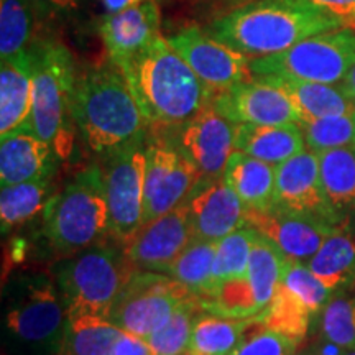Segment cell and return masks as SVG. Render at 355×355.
<instances>
[{
    "label": "cell",
    "instance_id": "cell-1",
    "mask_svg": "<svg viewBox=\"0 0 355 355\" xmlns=\"http://www.w3.org/2000/svg\"><path fill=\"white\" fill-rule=\"evenodd\" d=\"M345 25L340 17L306 0H254L217 17L206 32L242 55L263 58Z\"/></svg>",
    "mask_w": 355,
    "mask_h": 355
},
{
    "label": "cell",
    "instance_id": "cell-2",
    "mask_svg": "<svg viewBox=\"0 0 355 355\" xmlns=\"http://www.w3.org/2000/svg\"><path fill=\"white\" fill-rule=\"evenodd\" d=\"M71 119L83 144L102 157L150 130L125 73L112 61L78 73Z\"/></svg>",
    "mask_w": 355,
    "mask_h": 355
},
{
    "label": "cell",
    "instance_id": "cell-3",
    "mask_svg": "<svg viewBox=\"0 0 355 355\" xmlns=\"http://www.w3.org/2000/svg\"><path fill=\"white\" fill-rule=\"evenodd\" d=\"M150 130H170L212 104L216 94L159 35L122 69Z\"/></svg>",
    "mask_w": 355,
    "mask_h": 355
},
{
    "label": "cell",
    "instance_id": "cell-4",
    "mask_svg": "<svg viewBox=\"0 0 355 355\" xmlns=\"http://www.w3.org/2000/svg\"><path fill=\"white\" fill-rule=\"evenodd\" d=\"M139 272L122 242L102 241L51 265V277L63 298L66 314L107 318L115 301Z\"/></svg>",
    "mask_w": 355,
    "mask_h": 355
},
{
    "label": "cell",
    "instance_id": "cell-5",
    "mask_svg": "<svg viewBox=\"0 0 355 355\" xmlns=\"http://www.w3.org/2000/svg\"><path fill=\"white\" fill-rule=\"evenodd\" d=\"M66 308L51 275L24 273L8 283L3 340L15 355H61Z\"/></svg>",
    "mask_w": 355,
    "mask_h": 355
},
{
    "label": "cell",
    "instance_id": "cell-6",
    "mask_svg": "<svg viewBox=\"0 0 355 355\" xmlns=\"http://www.w3.org/2000/svg\"><path fill=\"white\" fill-rule=\"evenodd\" d=\"M43 232L60 259L99 243L110 235V217L101 165L78 173L43 212Z\"/></svg>",
    "mask_w": 355,
    "mask_h": 355
},
{
    "label": "cell",
    "instance_id": "cell-7",
    "mask_svg": "<svg viewBox=\"0 0 355 355\" xmlns=\"http://www.w3.org/2000/svg\"><path fill=\"white\" fill-rule=\"evenodd\" d=\"M32 55V115L30 128L50 144L60 158L71 152V102L76 84L73 55L63 43L43 40L30 48Z\"/></svg>",
    "mask_w": 355,
    "mask_h": 355
},
{
    "label": "cell",
    "instance_id": "cell-8",
    "mask_svg": "<svg viewBox=\"0 0 355 355\" xmlns=\"http://www.w3.org/2000/svg\"><path fill=\"white\" fill-rule=\"evenodd\" d=\"M355 61V28H339L309 37L273 56L252 58L254 78L340 84Z\"/></svg>",
    "mask_w": 355,
    "mask_h": 355
},
{
    "label": "cell",
    "instance_id": "cell-9",
    "mask_svg": "<svg viewBox=\"0 0 355 355\" xmlns=\"http://www.w3.org/2000/svg\"><path fill=\"white\" fill-rule=\"evenodd\" d=\"M193 300L198 298L170 275L139 270L115 301L109 319L122 331L145 339Z\"/></svg>",
    "mask_w": 355,
    "mask_h": 355
},
{
    "label": "cell",
    "instance_id": "cell-10",
    "mask_svg": "<svg viewBox=\"0 0 355 355\" xmlns=\"http://www.w3.org/2000/svg\"><path fill=\"white\" fill-rule=\"evenodd\" d=\"M146 135L105 155L101 165L109 206L110 237L119 242L130 237L144 224Z\"/></svg>",
    "mask_w": 355,
    "mask_h": 355
},
{
    "label": "cell",
    "instance_id": "cell-11",
    "mask_svg": "<svg viewBox=\"0 0 355 355\" xmlns=\"http://www.w3.org/2000/svg\"><path fill=\"white\" fill-rule=\"evenodd\" d=\"M145 145V214L144 222L166 214L188 202L202 181L201 171L178 148L165 132L148 130Z\"/></svg>",
    "mask_w": 355,
    "mask_h": 355
},
{
    "label": "cell",
    "instance_id": "cell-12",
    "mask_svg": "<svg viewBox=\"0 0 355 355\" xmlns=\"http://www.w3.org/2000/svg\"><path fill=\"white\" fill-rule=\"evenodd\" d=\"M166 40L214 94L254 79L250 69L252 58L217 42L206 30L186 26Z\"/></svg>",
    "mask_w": 355,
    "mask_h": 355
},
{
    "label": "cell",
    "instance_id": "cell-13",
    "mask_svg": "<svg viewBox=\"0 0 355 355\" xmlns=\"http://www.w3.org/2000/svg\"><path fill=\"white\" fill-rule=\"evenodd\" d=\"M194 241L196 237L189 220L188 202H184L157 219L144 222L122 245L139 270L168 275Z\"/></svg>",
    "mask_w": 355,
    "mask_h": 355
},
{
    "label": "cell",
    "instance_id": "cell-14",
    "mask_svg": "<svg viewBox=\"0 0 355 355\" xmlns=\"http://www.w3.org/2000/svg\"><path fill=\"white\" fill-rule=\"evenodd\" d=\"M286 214L340 227L321 184L319 159L314 152H301L277 165L273 206Z\"/></svg>",
    "mask_w": 355,
    "mask_h": 355
},
{
    "label": "cell",
    "instance_id": "cell-15",
    "mask_svg": "<svg viewBox=\"0 0 355 355\" xmlns=\"http://www.w3.org/2000/svg\"><path fill=\"white\" fill-rule=\"evenodd\" d=\"M165 132L178 148L201 171L202 181L224 176L225 166L234 152L235 123L207 105L183 125Z\"/></svg>",
    "mask_w": 355,
    "mask_h": 355
},
{
    "label": "cell",
    "instance_id": "cell-16",
    "mask_svg": "<svg viewBox=\"0 0 355 355\" xmlns=\"http://www.w3.org/2000/svg\"><path fill=\"white\" fill-rule=\"evenodd\" d=\"M212 105L235 125H285L300 121L298 110L286 92L260 78L219 92L212 101Z\"/></svg>",
    "mask_w": 355,
    "mask_h": 355
},
{
    "label": "cell",
    "instance_id": "cell-17",
    "mask_svg": "<svg viewBox=\"0 0 355 355\" xmlns=\"http://www.w3.org/2000/svg\"><path fill=\"white\" fill-rule=\"evenodd\" d=\"M270 241L290 261L308 265L337 227L275 209H247V225Z\"/></svg>",
    "mask_w": 355,
    "mask_h": 355
},
{
    "label": "cell",
    "instance_id": "cell-18",
    "mask_svg": "<svg viewBox=\"0 0 355 355\" xmlns=\"http://www.w3.org/2000/svg\"><path fill=\"white\" fill-rule=\"evenodd\" d=\"M188 209L198 241L219 242L247 225V207L224 176L201 181L188 199Z\"/></svg>",
    "mask_w": 355,
    "mask_h": 355
},
{
    "label": "cell",
    "instance_id": "cell-19",
    "mask_svg": "<svg viewBox=\"0 0 355 355\" xmlns=\"http://www.w3.org/2000/svg\"><path fill=\"white\" fill-rule=\"evenodd\" d=\"M162 15L157 0L127 8L119 13H107L99 24V33L107 50L109 61L123 69L135 56L158 38Z\"/></svg>",
    "mask_w": 355,
    "mask_h": 355
},
{
    "label": "cell",
    "instance_id": "cell-20",
    "mask_svg": "<svg viewBox=\"0 0 355 355\" xmlns=\"http://www.w3.org/2000/svg\"><path fill=\"white\" fill-rule=\"evenodd\" d=\"M58 158L55 148L35 135L32 128H20L0 141V184L50 180Z\"/></svg>",
    "mask_w": 355,
    "mask_h": 355
},
{
    "label": "cell",
    "instance_id": "cell-21",
    "mask_svg": "<svg viewBox=\"0 0 355 355\" xmlns=\"http://www.w3.org/2000/svg\"><path fill=\"white\" fill-rule=\"evenodd\" d=\"M32 115V55L6 58L0 66V137L30 127Z\"/></svg>",
    "mask_w": 355,
    "mask_h": 355
},
{
    "label": "cell",
    "instance_id": "cell-22",
    "mask_svg": "<svg viewBox=\"0 0 355 355\" xmlns=\"http://www.w3.org/2000/svg\"><path fill=\"white\" fill-rule=\"evenodd\" d=\"M304 146L306 141L298 123H285V125L239 123L235 125L234 148L270 165L277 166L295 155L304 152Z\"/></svg>",
    "mask_w": 355,
    "mask_h": 355
},
{
    "label": "cell",
    "instance_id": "cell-23",
    "mask_svg": "<svg viewBox=\"0 0 355 355\" xmlns=\"http://www.w3.org/2000/svg\"><path fill=\"white\" fill-rule=\"evenodd\" d=\"M227 183L247 209L265 211L273 206L277 166L234 150L224 171Z\"/></svg>",
    "mask_w": 355,
    "mask_h": 355
},
{
    "label": "cell",
    "instance_id": "cell-24",
    "mask_svg": "<svg viewBox=\"0 0 355 355\" xmlns=\"http://www.w3.org/2000/svg\"><path fill=\"white\" fill-rule=\"evenodd\" d=\"M260 79H265L286 92L298 110V122L309 119L355 115V102L350 99L340 84L337 86V84L293 81V79L275 76H263Z\"/></svg>",
    "mask_w": 355,
    "mask_h": 355
},
{
    "label": "cell",
    "instance_id": "cell-25",
    "mask_svg": "<svg viewBox=\"0 0 355 355\" xmlns=\"http://www.w3.org/2000/svg\"><path fill=\"white\" fill-rule=\"evenodd\" d=\"M319 175L321 184L340 225H345L355 216V148L319 152Z\"/></svg>",
    "mask_w": 355,
    "mask_h": 355
},
{
    "label": "cell",
    "instance_id": "cell-26",
    "mask_svg": "<svg viewBox=\"0 0 355 355\" xmlns=\"http://www.w3.org/2000/svg\"><path fill=\"white\" fill-rule=\"evenodd\" d=\"M309 270L331 293L355 282V239L347 225H340L324 241L309 260Z\"/></svg>",
    "mask_w": 355,
    "mask_h": 355
},
{
    "label": "cell",
    "instance_id": "cell-27",
    "mask_svg": "<svg viewBox=\"0 0 355 355\" xmlns=\"http://www.w3.org/2000/svg\"><path fill=\"white\" fill-rule=\"evenodd\" d=\"M250 318L235 319L201 311L193 324L186 355H232L241 345Z\"/></svg>",
    "mask_w": 355,
    "mask_h": 355
},
{
    "label": "cell",
    "instance_id": "cell-28",
    "mask_svg": "<svg viewBox=\"0 0 355 355\" xmlns=\"http://www.w3.org/2000/svg\"><path fill=\"white\" fill-rule=\"evenodd\" d=\"M64 347L61 355H112L122 329L107 318L66 314Z\"/></svg>",
    "mask_w": 355,
    "mask_h": 355
},
{
    "label": "cell",
    "instance_id": "cell-29",
    "mask_svg": "<svg viewBox=\"0 0 355 355\" xmlns=\"http://www.w3.org/2000/svg\"><path fill=\"white\" fill-rule=\"evenodd\" d=\"M53 196L50 180L2 186L0 191V225L2 234L20 227L43 214Z\"/></svg>",
    "mask_w": 355,
    "mask_h": 355
},
{
    "label": "cell",
    "instance_id": "cell-30",
    "mask_svg": "<svg viewBox=\"0 0 355 355\" xmlns=\"http://www.w3.org/2000/svg\"><path fill=\"white\" fill-rule=\"evenodd\" d=\"M288 261L290 260L272 242L259 234L252 248L247 275L261 313L268 308L277 295Z\"/></svg>",
    "mask_w": 355,
    "mask_h": 355
},
{
    "label": "cell",
    "instance_id": "cell-31",
    "mask_svg": "<svg viewBox=\"0 0 355 355\" xmlns=\"http://www.w3.org/2000/svg\"><path fill=\"white\" fill-rule=\"evenodd\" d=\"M314 314L316 313L296 293L279 283L273 301L259 316L268 329L282 332L296 343H301L308 334Z\"/></svg>",
    "mask_w": 355,
    "mask_h": 355
},
{
    "label": "cell",
    "instance_id": "cell-32",
    "mask_svg": "<svg viewBox=\"0 0 355 355\" xmlns=\"http://www.w3.org/2000/svg\"><path fill=\"white\" fill-rule=\"evenodd\" d=\"M217 242L196 239L175 261L168 275L183 283L198 300L206 298L212 286V266H214Z\"/></svg>",
    "mask_w": 355,
    "mask_h": 355
},
{
    "label": "cell",
    "instance_id": "cell-33",
    "mask_svg": "<svg viewBox=\"0 0 355 355\" xmlns=\"http://www.w3.org/2000/svg\"><path fill=\"white\" fill-rule=\"evenodd\" d=\"M35 12L26 0H0V58L20 55L33 46Z\"/></svg>",
    "mask_w": 355,
    "mask_h": 355
},
{
    "label": "cell",
    "instance_id": "cell-34",
    "mask_svg": "<svg viewBox=\"0 0 355 355\" xmlns=\"http://www.w3.org/2000/svg\"><path fill=\"white\" fill-rule=\"evenodd\" d=\"M257 237H259V232L255 229L242 227L217 242L211 291L222 282L247 275L248 261H250L252 248H254Z\"/></svg>",
    "mask_w": 355,
    "mask_h": 355
},
{
    "label": "cell",
    "instance_id": "cell-35",
    "mask_svg": "<svg viewBox=\"0 0 355 355\" xmlns=\"http://www.w3.org/2000/svg\"><path fill=\"white\" fill-rule=\"evenodd\" d=\"M198 308V300L188 301L175 311L165 326L145 337L153 355H186Z\"/></svg>",
    "mask_w": 355,
    "mask_h": 355
},
{
    "label": "cell",
    "instance_id": "cell-36",
    "mask_svg": "<svg viewBox=\"0 0 355 355\" xmlns=\"http://www.w3.org/2000/svg\"><path fill=\"white\" fill-rule=\"evenodd\" d=\"M319 331L340 352L355 349V298L337 295L321 309Z\"/></svg>",
    "mask_w": 355,
    "mask_h": 355
},
{
    "label": "cell",
    "instance_id": "cell-37",
    "mask_svg": "<svg viewBox=\"0 0 355 355\" xmlns=\"http://www.w3.org/2000/svg\"><path fill=\"white\" fill-rule=\"evenodd\" d=\"M298 125L303 132L306 145L311 152H327V150L354 146L355 122L354 115H340V117L309 119L301 121Z\"/></svg>",
    "mask_w": 355,
    "mask_h": 355
},
{
    "label": "cell",
    "instance_id": "cell-38",
    "mask_svg": "<svg viewBox=\"0 0 355 355\" xmlns=\"http://www.w3.org/2000/svg\"><path fill=\"white\" fill-rule=\"evenodd\" d=\"M298 344L282 332L268 329L260 316H254L247 324L243 340L232 355H295Z\"/></svg>",
    "mask_w": 355,
    "mask_h": 355
},
{
    "label": "cell",
    "instance_id": "cell-39",
    "mask_svg": "<svg viewBox=\"0 0 355 355\" xmlns=\"http://www.w3.org/2000/svg\"><path fill=\"white\" fill-rule=\"evenodd\" d=\"M33 8L35 15L43 19H61L69 17L81 7L83 0H26Z\"/></svg>",
    "mask_w": 355,
    "mask_h": 355
},
{
    "label": "cell",
    "instance_id": "cell-40",
    "mask_svg": "<svg viewBox=\"0 0 355 355\" xmlns=\"http://www.w3.org/2000/svg\"><path fill=\"white\" fill-rule=\"evenodd\" d=\"M112 355H153V352L144 337L123 331L115 343Z\"/></svg>",
    "mask_w": 355,
    "mask_h": 355
},
{
    "label": "cell",
    "instance_id": "cell-41",
    "mask_svg": "<svg viewBox=\"0 0 355 355\" xmlns=\"http://www.w3.org/2000/svg\"><path fill=\"white\" fill-rule=\"evenodd\" d=\"M306 2L334 13L350 26L355 24V0H306Z\"/></svg>",
    "mask_w": 355,
    "mask_h": 355
},
{
    "label": "cell",
    "instance_id": "cell-42",
    "mask_svg": "<svg viewBox=\"0 0 355 355\" xmlns=\"http://www.w3.org/2000/svg\"><path fill=\"white\" fill-rule=\"evenodd\" d=\"M150 2V0H101L102 7L107 13H119L127 10V8L141 6V3Z\"/></svg>",
    "mask_w": 355,
    "mask_h": 355
},
{
    "label": "cell",
    "instance_id": "cell-43",
    "mask_svg": "<svg viewBox=\"0 0 355 355\" xmlns=\"http://www.w3.org/2000/svg\"><path fill=\"white\" fill-rule=\"evenodd\" d=\"M340 86H343L345 92H347V96L350 97V99L355 102V61H354V64L349 68L347 73H345Z\"/></svg>",
    "mask_w": 355,
    "mask_h": 355
},
{
    "label": "cell",
    "instance_id": "cell-44",
    "mask_svg": "<svg viewBox=\"0 0 355 355\" xmlns=\"http://www.w3.org/2000/svg\"><path fill=\"white\" fill-rule=\"evenodd\" d=\"M340 355H355V349H352V350H344L343 354Z\"/></svg>",
    "mask_w": 355,
    "mask_h": 355
},
{
    "label": "cell",
    "instance_id": "cell-45",
    "mask_svg": "<svg viewBox=\"0 0 355 355\" xmlns=\"http://www.w3.org/2000/svg\"><path fill=\"white\" fill-rule=\"evenodd\" d=\"M354 122H355V115H354ZM354 148H355V140H354Z\"/></svg>",
    "mask_w": 355,
    "mask_h": 355
},
{
    "label": "cell",
    "instance_id": "cell-46",
    "mask_svg": "<svg viewBox=\"0 0 355 355\" xmlns=\"http://www.w3.org/2000/svg\"><path fill=\"white\" fill-rule=\"evenodd\" d=\"M301 355H314V354H309V352H308V354H301Z\"/></svg>",
    "mask_w": 355,
    "mask_h": 355
},
{
    "label": "cell",
    "instance_id": "cell-47",
    "mask_svg": "<svg viewBox=\"0 0 355 355\" xmlns=\"http://www.w3.org/2000/svg\"><path fill=\"white\" fill-rule=\"evenodd\" d=\"M352 28H355V25H354V26H352Z\"/></svg>",
    "mask_w": 355,
    "mask_h": 355
},
{
    "label": "cell",
    "instance_id": "cell-48",
    "mask_svg": "<svg viewBox=\"0 0 355 355\" xmlns=\"http://www.w3.org/2000/svg\"><path fill=\"white\" fill-rule=\"evenodd\" d=\"M354 25H355V24H354ZM354 25H352V26H354Z\"/></svg>",
    "mask_w": 355,
    "mask_h": 355
}]
</instances>
